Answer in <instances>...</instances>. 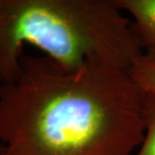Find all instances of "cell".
Wrapping results in <instances>:
<instances>
[{
	"label": "cell",
	"instance_id": "cell-7",
	"mask_svg": "<svg viewBox=\"0 0 155 155\" xmlns=\"http://www.w3.org/2000/svg\"><path fill=\"white\" fill-rule=\"evenodd\" d=\"M5 146L0 143V155L4 154V153H5Z\"/></svg>",
	"mask_w": 155,
	"mask_h": 155
},
{
	"label": "cell",
	"instance_id": "cell-5",
	"mask_svg": "<svg viewBox=\"0 0 155 155\" xmlns=\"http://www.w3.org/2000/svg\"><path fill=\"white\" fill-rule=\"evenodd\" d=\"M129 72L144 91L155 92V67L147 61L144 54L134 62Z\"/></svg>",
	"mask_w": 155,
	"mask_h": 155
},
{
	"label": "cell",
	"instance_id": "cell-6",
	"mask_svg": "<svg viewBox=\"0 0 155 155\" xmlns=\"http://www.w3.org/2000/svg\"><path fill=\"white\" fill-rule=\"evenodd\" d=\"M144 56L150 64L155 67V43L145 46Z\"/></svg>",
	"mask_w": 155,
	"mask_h": 155
},
{
	"label": "cell",
	"instance_id": "cell-4",
	"mask_svg": "<svg viewBox=\"0 0 155 155\" xmlns=\"http://www.w3.org/2000/svg\"><path fill=\"white\" fill-rule=\"evenodd\" d=\"M145 133L135 155H155V92L145 91L143 107Z\"/></svg>",
	"mask_w": 155,
	"mask_h": 155
},
{
	"label": "cell",
	"instance_id": "cell-3",
	"mask_svg": "<svg viewBox=\"0 0 155 155\" xmlns=\"http://www.w3.org/2000/svg\"><path fill=\"white\" fill-rule=\"evenodd\" d=\"M124 12L133 17V27L143 48L155 43V0H116Z\"/></svg>",
	"mask_w": 155,
	"mask_h": 155
},
{
	"label": "cell",
	"instance_id": "cell-1",
	"mask_svg": "<svg viewBox=\"0 0 155 155\" xmlns=\"http://www.w3.org/2000/svg\"><path fill=\"white\" fill-rule=\"evenodd\" d=\"M0 82L3 155H133L143 141L145 91L127 70L91 62L67 71L22 55Z\"/></svg>",
	"mask_w": 155,
	"mask_h": 155
},
{
	"label": "cell",
	"instance_id": "cell-2",
	"mask_svg": "<svg viewBox=\"0 0 155 155\" xmlns=\"http://www.w3.org/2000/svg\"><path fill=\"white\" fill-rule=\"evenodd\" d=\"M67 71L99 62L129 71L144 48L116 0H0V82L19 75L24 44Z\"/></svg>",
	"mask_w": 155,
	"mask_h": 155
}]
</instances>
